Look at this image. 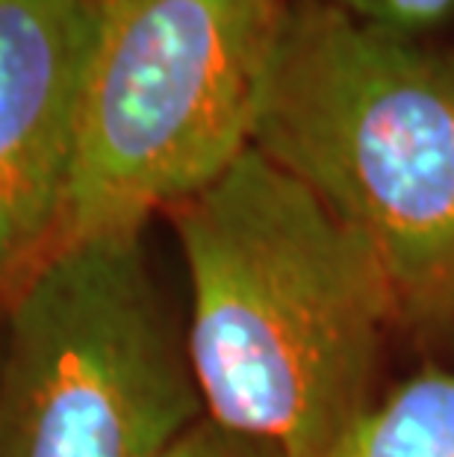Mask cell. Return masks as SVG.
I'll return each instance as SVG.
<instances>
[{"mask_svg": "<svg viewBox=\"0 0 454 457\" xmlns=\"http://www.w3.org/2000/svg\"><path fill=\"white\" fill-rule=\"evenodd\" d=\"M169 219L207 416L286 457H334L378 402L386 334L401 325L381 260L254 148Z\"/></svg>", "mask_w": 454, "mask_h": 457, "instance_id": "1", "label": "cell"}, {"mask_svg": "<svg viewBox=\"0 0 454 457\" xmlns=\"http://www.w3.org/2000/svg\"><path fill=\"white\" fill-rule=\"evenodd\" d=\"M334 457H454V352L381 395Z\"/></svg>", "mask_w": 454, "mask_h": 457, "instance_id": "6", "label": "cell"}, {"mask_svg": "<svg viewBox=\"0 0 454 457\" xmlns=\"http://www.w3.org/2000/svg\"><path fill=\"white\" fill-rule=\"evenodd\" d=\"M101 0H0V298L60 237Z\"/></svg>", "mask_w": 454, "mask_h": 457, "instance_id": "5", "label": "cell"}, {"mask_svg": "<svg viewBox=\"0 0 454 457\" xmlns=\"http://www.w3.org/2000/svg\"><path fill=\"white\" fill-rule=\"evenodd\" d=\"M289 4L101 0L56 242L144 230L243 157Z\"/></svg>", "mask_w": 454, "mask_h": 457, "instance_id": "4", "label": "cell"}, {"mask_svg": "<svg viewBox=\"0 0 454 457\" xmlns=\"http://www.w3.org/2000/svg\"><path fill=\"white\" fill-rule=\"evenodd\" d=\"M327 4L384 30L419 38L446 24L454 12V0H327Z\"/></svg>", "mask_w": 454, "mask_h": 457, "instance_id": "7", "label": "cell"}, {"mask_svg": "<svg viewBox=\"0 0 454 457\" xmlns=\"http://www.w3.org/2000/svg\"><path fill=\"white\" fill-rule=\"evenodd\" d=\"M160 457H286L272 443L257 440V436L234 431L227 425L204 416L186 434L169 445Z\"/></svg>", "mask_w": 454, "mask_h": 457, "instance_id": "8", "label": "cell"}, {"mask_svg": "<svg viewBox=\"0 0 454 457\" xmlns=\"http://www.w3.org/2000/svg\"><path fill=\"white\" fill-rule=\"evenodd\" d=\"M4 301L0 457H160L207 416L144 230L56 242Z\"/></svg>", "mask_w": 454, "mask_h": 457, "instance_id": "3", "label": "cell"}, {"mask_svg": "<svg viewBox=\"0 0 454 457\" xmlns=\"http://www.w3.org/2000/svg\"><path fill=\"white\" fill-rule=\"evenodd\" d=\"M251 148L375 251L401 328L454 330V51L293 0Z\"/></svg>", "mask_w": 454, "mask_h": 457, "instance_id": "2", "label": "cell"}]
</instances>
